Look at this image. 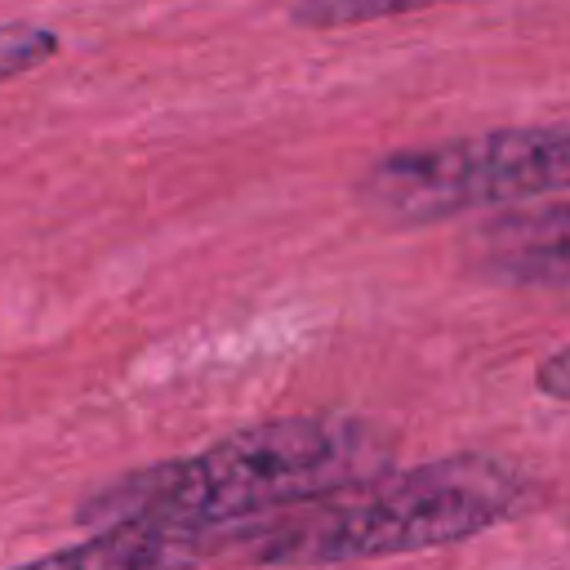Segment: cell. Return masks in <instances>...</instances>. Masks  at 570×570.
Here are the masks:
<instances>
[{"mask_svg": "<svg viewBox=\"0 0 570 570\" xmlns=\"http://www.w3.org/2000/svg\"><path fill=\"white\" fill-rule=\"evenodd\" d=\"M392 459L396 436L365 414H289L102 481L80 503V521H160L236 539L267 517L387 472Z\"/></svg>", "mask_w": 570, "mask_h": 570, "instance_id": "6da1fadb", "label": "cell"}, {"mask_svg": "<svg viewBox=\"0 0 570 570\" xmlns=\"http://www.w3.org/2000/svg\"><path fill=\"white\" fill-rule=\"evenodd\" d=\"M539 503V481L503 454H445L387 468L294 512L240 530L232 543L254 566H347L450 548Z\"/></svg>", "mask_w": 570, "mask_h": 570, "instance_id": "7a4b0ae2", "label": "cell"}, {"mask_svg": "<svg viewBox=\"0 0 570 570\" xmlns=\"http://www.w3.org/2000/svg\"><path fill=\"white\" fill-rule=\"evenodd\" d=\"M570 191V120L508 125L383 151L356 183L361 205L396 227L512 209Z\"/></svg>", "mask_w": 570, "mask_h": 570, "instance_id": "3957f363", "label": "cell"}, {"mask_svg": "<svg viewBox=\"0 0 570 570\" xmlns=\"http://www.w3.org/2000/svg\"><path fill=\"white\" fill-rule=\"evenodd\" d=\"M476 276L521 289H570V200L503 209L463 236Z\"/></svg>", "mask_w": 570, "mask_h": 570, "instance_id": "277c9868", "label": "cell"}, {"mask_svg": "<svg viewBox=\"0 0 570 570\" xmlns=\"http://www.w3.org/2000/svg\"><path fill=\"white\" fill-rule=\"evenodd\" d=\"M223 543L232 539L183 530V525H160V521H111L71 548L45 552L9 570H196Z\"/></svg>", "mask_w": 570, "mask_h": 570, "instance_id": "5b68a950", "label": "cell"}, {"mask_svg": "<svg viewBox=\"0 0 570 570\" xmlns=\"http://www.w3.org/2000/svg\"><path fill=\"white\" fill-rule=\"evenodd\" d=\"M432 4H459V0H294L289 22L330 31V27H356V22H379V18H396V13H419Z\"/></svg>", "mask_w": 570, "mask_h": 570, "instance_id": "8992f818", "label": "cell"}, {"mask_svg": "<svg viewBox=\"0 0 570 570\" xmlns=\"http://www.w3.org/2000/svg\"><path fill=\"white\" fill-rule=\"evenodd\" d=\"M58 49H62L58 31L40 22H0V85L45 67L49 58H58Z\"/></svg>", "mask_w": 570, "mask_h": 570, "instance_id": "52a82bcc", "label": "cell"}, {"mask_svg": "<svg viewBox=\"0 0 570 570\" xmlns=\"http://www.w3.org/2000/svg\"><path fill=\"white\" fill-rule=\"evenodd\" d=\"M534 387L552 401H566L570 405V343L552 347L539 365H534Z\"/></svg>", "mask_w": 570, "mask_h": 570, "instance_id": "ba28073f", "label": "cell"}]
</instances>
